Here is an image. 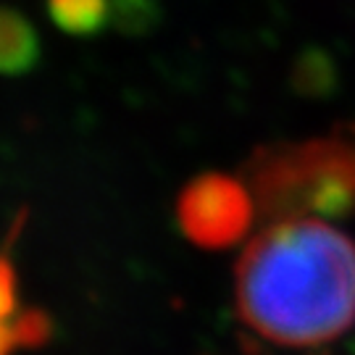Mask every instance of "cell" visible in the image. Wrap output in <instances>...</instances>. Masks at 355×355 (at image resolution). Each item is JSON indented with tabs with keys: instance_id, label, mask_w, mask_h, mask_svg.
<instances>
[{
	"instance_id": "obj_1",
	"label": "cell",
	"mask_w": 355,
	"mask_h": 355,
	"mask_svg": "<svg viewBox=\"0 0 355 355\" xmlns=\"http://www.w3.org/2000/svg\"><path fill=\"white\" fill-rule=\"evenodd\" d=\"M234 305L268 343L316 350L355 324V242L324 218L271 221L234 271Z\"/></svg>"
},
{
	"instance_id": "obj_5",
	"label": "cell",
	"mask_w": 355,
	"mask_h": 355,
	"mask_svg": "<svg viewBox=\"0 0 355 355\" xmlns=\"http://www.w3.org/2000/svg\"><path fill=\"white\" fill-rule=\"evenodd\" d=\"M53 24L74 37H92L111 21V0H48Z\"/></svg>"
},
{
	"instance_id": "obj_7",
	"label": "cell",
	"mask_w": 355,
	"mask_h": 355,
	"mask_svg": "<svg viewBox=\"0 0 355 355\" xmlns=\"http://www.w3.org/2000/svg\"><path fill=\"white\" fill-rule=\"evenodd\" d=\"M11 327L19 347H40L51 340L53 321L37 308H29L24 313H19V318H13Z\"/></svg>"
},
{
	"instance_id": "obj_3",
	"label": "cell",
	"mask_w": 355,
	"mask_h": 355,
	"mask_svg": "<svg viewBox=\"0 0 355 355\" xmlns=\"http://www.w3.org/2000/svg\"><path fill=\"white\" fill-rule=\"evenodd\" d=\"M258 218L253 192L240 179L208 171L195 177L177 200V221L184 237L208 250L240 242Z\"/></svg>"
},
{
	"instance_id": "obj_8",
	"label": "cell",
	"mask_w": 355,
	"mask_h": 355,
	"mask_svg": "<svg viewBox=\"0 0 355 355\" xmlns=\"http://www.w3.org/2000/svg\"><path fill=\"white\" fill-rule=\"evenodd\" d=\"M16 311V271L11 261L0 255V321H8Z\"/></svg>"
},
{
	"instance_id": "obj_2",
	"label": "cell",
	"mask_w": 355,
	"mask_h": 355,
	"mask_svg": "<svg viewBox=\"0 0 355 355\" xmlns=\"http://www.w3.org/2000/svg\"><path fill=\"white\" fill-rule=\"evenodd\" d=\"M245 184L263 224L355 214V121L255 148L245 164Z\"/></svg>"
},
{
	"instance_id": "obj_4",
	"label": "cell",
	"mask_w": 355,
	"mask_h": 355,
	"mask_svg": "<svg viewBox=\"0 0 355 355\" xmlns=\"http://www.w3.org/2000/svg\"><path fill=\"white\" fill-rule=\"evenodd\" d=\"M42 58L37 29L24 13L0 6V74L24 76L35 71Z\"/></svg>"
},
{
	"instance_id": "obj_9",
	"label": "cell",
	"mask_w": 355,
	"mask_h": 355,
	"mask_svg": "<svg viewBox=\"0 0 355 355\" xmlns=\"http://www.w3.org/2000/svg\"><path fill=\"white\" fill-rule=\"evenodd\" d=\"M13 347H19L16 343V334L8 321H0V355H11Z\"/></svg>"
},
{
	"instance_id": "obj_6",
	"label": "cell",
	"mask_w": 355,
	"mask_h": 355,
	"mask_svg": "<svg viewBox=\"0 0 355 355\" xmlns=\"http://www.w3.org/2000/svg\"><path fill=\"white\" fill-rule=\"evenodd\" d=\"M111 16L127 35H142L158 21V6L153 0H111Z\"/></svg>"
}]
</instances>
